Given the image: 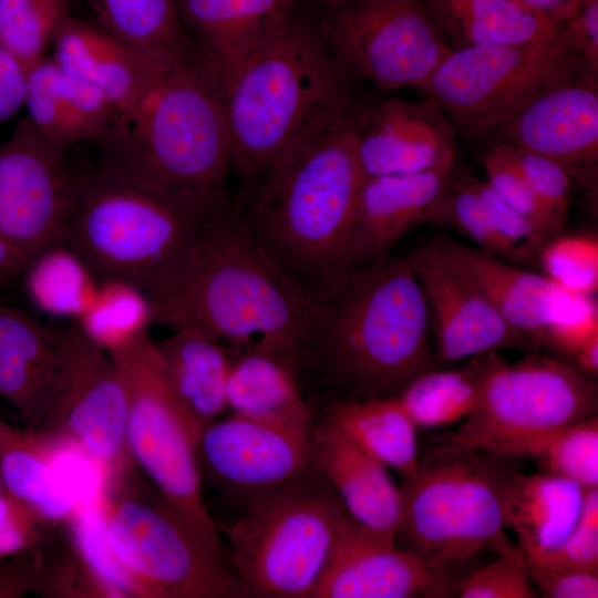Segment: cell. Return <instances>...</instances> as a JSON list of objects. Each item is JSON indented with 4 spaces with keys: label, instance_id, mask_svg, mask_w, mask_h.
Segmentation results:
<instances>
[{
    "label": "cell",
    "instance_id": "6da1fadb",
    "mask_svg": "<svg viewBox=\"0 0 598 598\" xmlns=\"http://www.w3.org/2000/svg\"><path fill=\"white\" fill-rule=\"evenodd\" d=\"M363 113L352 96L320 111L236 199L262 249L309 292L344 267V241L363 178L357 154Z\"/></svg>",
    "mask_w": 598,
    "mask_h": 598
},
{
    "label": "cell",
    "instance_id": "7a4b0ae2",
    "mask_svg": "<svg viewBox=\"0 0 598 598\" xmlns=\"http://www.w3.org/2000/svg\"><path fill=\"white\" fill-rule=\"evenodd\" d=\"M431 369L426 302L406 257L346 266L311 292L301 375L318 374L340 399L391 398Z\"/></svg>",
    "mask_w": 598,
    "mask_h": 598
},
{
    "label": "cell",
    "instance_id": "3957f363",
    "mask_svg": "<svg viewBox=\"0 0 598 598\" xmlns=\"http://www.w3.org/2000/svg\"><path fill=\"white\" fill-rule=\"evenodd\" d=\"M310 296L262 249L224 190L175 285L151 302L152 320L173 330L197 328L229 350L275 354L300 378Z\"/></svg>",
    "mask_w": 598,
    "mask_h": 598
},
{
    "label": "cell",
    "instance_id": "277c9868",
    "mask_svg": "<svg viewBox=\"0 0 598 598\" xmlns=\"http://www.w3.org/2000/svg\"><path fill=\"white\" fill-rule=\"evenodd\" d=\"M224 190L156 189L100 164L80 177L64 243L99 280L128 281L155 302L175 285Z\"/></svg>",
    "mask_w": 598,
    "mask_h": 598
},
{
    "label": "cell",
    "instance_id": "5b68a950",
    "mask_svg": "<svg viewBox=\"0 0 598 598\" xmlns=\"http://www.w3.org/2000/svg\"><path fill=\"white\" fill-rule=\"evenodd\" d=\"M231 165L244 185L260 181L306 123L351 96L317 13L297 1L220 90Z\"/></svg>",
    "mask_w": 598,
    "mask_h": 598
},
{
    "label": "cell",
    "instance_id": "8992f818",
    "mask_svg": "<svg viewBox=\"0 0 598 598\" xmlns=\"http://www.w3.org/2000/svg\"><path fill=\"white\" fill-rule=\"evenodd\" d=\"M97 143L101 164L162 190L218 189L231 165L223 99L197 55L161 68Z\"/></svg>",
    "mask_w": 598,
    "mask_h": 598
},
{
    "label": "cell",
    "instance_id": "52a82bcc",
    "mask_svg": "<svg viewBox=\"0 0 598 598\" xmlns=\"http://www.w3.org/2000/svg\"><path fill=\"white\" fill-rule=\"evenodd\" d=\"M507 458L445 437L403 477L395 542L445 587L452 573L482 551L497 554L512 544L503 514L504 489L515 472Z\"/></svg>",
    "mask_w": 598,
    "mask_h": 598
},
{
    "label": "cell",
    "instance_id": "ba28073f",
    "mask_svg": "<svg viewBox=\"0 0 598 598\" xmlns=\"http://www.w3.org/2000/svg\"><path fill=\"white\" fill-rule=\"evenodd\" d=\"M346 509L313 466L224 528L248 597L309 598Z\"/></svg>",
    "mask_w": 598,
    "mask_h": 598
},
{
    "label": "cell",
    "instance_id": "9c48e42d",
    "mask_svg": "<svg viewBox=\"0 0 598 598\" xmlns=\"http://www.w3.org/2000/svg\"><path fill=\"white\" fill-rule=\"evenodd\" d=\"M128 395L126 447L162 502L210 549L229 559L207 511L197 454L198 432L162 371L150 333L109 352Z\"/></svg>",
    "mask_w": 598,
    "mask_h": 598
},
{
    "label": "cell",
    "instance_id": "30bf717a",
    "mask_svg": "<svg viewBox=\"0 0 598 598\" xmlns=\"http://www.w3.org/2000/svg\"><path fill=\"white\" fill-rule=\"evenodd\" d=\"M585 68L561 28L547 40L453 50L422 90L454 127L482 135L501 128L536 95Z\"/></svg>",
    "mask_w": 598,
    "mask_h": 598
},
{
    "label": "cell",
    "instance_id": "8fae6325",
    "mask_svg": "<svg viewBox=\"0 0 598 598\" xmlns=\"http://www.w3.org/2000/svg\"><path fill=\"white\" fill-rule=\"evenodd\" d=\"M597 412V379L565 358L533 353L498 368L473 412L445 437L514 458L534 441Z\"/></svg>",
    "mask_w": 598,
    "mask_h": 598
},
{
    "label": "cell",
    "instance_id": "7c38bea8",
    "mask_svg": "<svg viewBox=\"0 0 598 598\" xmlns=\"http://www.w3.org/2000/svg\"><path fill=\"white\" fill-rule=\"evenodd\" d=\"M318 21L342 74L423 89L453 49L422 0H324Z\"/></svg>",
    "mask_w": 598,
    "mask_h": 598
},
{
    "label": "cell",
    "instance_id": "4fadbf2b",
    "mask_svg": "<svg viewBox=\"0 0 598 598\" xmlns=\"http://www.w3.org/2000/svg\"><path fill=\"white\" fill-rule=\"evenodd\" d=\"M112 550L144 598H245L230 560L205 545L163 502L106 497Z\"/></svg>",
    "mask_w": 598,
    "mask_h": 598
},
{
    "label": "cell",
    "instance_id": "5bb4252c",
    "mask_svg": "<svg viewBox=\"0 0 598 598\" xmlns=\"http://www.w3.org/2000/svg\"><path fill=\"white\" fill-rule=\"evenodd\" d=\"M80 177L28 116L0 143V233L27 264L64 241Z\"/></svg>",
    "mask_w": 598,
    "mask_h": 598
},
{
    "label": "cell",
    "instance_id": "9a60e30c",
    "mask_svg": "<svg viewBox=\"0 0 598 598\" xmlns=\"http://www.w3.org/2000/svg\"><path fill=\"white\" fill-rule=\"evenodd\" d=\"M61 334L63 383L40 431L79 445L110 482L120 475L130 457L126 385L109 353L90 341L74 322L61 329Z\"/></svg>",
    "mask_w": 598,
    "mask_h": 598
},
{
    "label": "cell",
    "instance_id": "2e32d148",
    "mask_svg": "<svg viewBox=\"0 0 598 598\" xmlns=\"http://www.w3.org/2000/svg\"><path fill=\"white\" fill-rule=\"evenodd\" d=\"M200 470L246 512L315 466L313 430L293 431L231 413L200 430Z\"/></svg>",
    "mask_w": 598,
    "mask_h": 598
},
{
    "label": "cell",
    "instance_id": "e0dca14e",
    "mask_svg": "<svg viewBox=\"0 0 598 598\" xmlns=\"http://www.w3.org/2000/svg\"><path fill=\"white\" fill-rule=\"evenodd\" d=\"M405 257L426 302L436 368L489 351L538 350L529 337L512 328L481 292L450 269L431 244Z\"/></svg>",
    "mask_w": 598,
    "mask_h": 598
},
{
    "label": "cell",
    "instance_id": "ac0fdd59",
    "mask_svg": "<svg viewBox=\"0 0 598 598\" xmlns=\"http://www.w3.org/2000/svg\"><path fill=\"white\" fill-rule=\"evenodd\" d=\"M511 143L544 155L594 183L598 159L597 73L585 68L546 89L501 127Z\"/></svg>",
    "mask_w": 598,
    "mask_h": 598
},
{
    "label": "cell",
    "instance_id": "d6986e66",
    "mask_svg": "<svg viewBox=\"0 0 598 598\" xmlns=\"http://www.w3.org/2000/svg\"><path fill=\"white\" fill-rule=\"evenodd\" d=\"M445 589L394 537L365 527L346 512L309 598H410Z\"/></svg>",
    "mask_w": 598,
    "mask_h": 598
},
{
    "label": "cell",
    "instance_id": "ffe728a7",
    "mask_svg": "<svg viewBox=\"0 0 598 598\" xmlns=\"http://www.w3.org/2000/svg\"><path fill=\"white\" fill-rule=\"evenodd\" d=\"M431 246L441 260L481 292L515 330L539 349L546 329L576 312L591 296L569 292L546 276L511 265L447 237Z\"/></svg>",
    "mask_w": 598,
    "mask_h": 598
},
{
    "label": "cell",
    "instance_id": "44dd1931",
    "mask_svg": "<svg viewBox=\"0 0 598 598\" xmlns=\"http://www.w3.org/2000/svg\"><path fill=\"white\" fill-rule=\"evenodd\" d=\"M357 154L363 177L453 168L455 130L430 99H390L364 111Z\"/></svg>",
    "mask_w": 598,
    "mask_h": 598
},
{
    "label": "cell",
    "instance_id": "7402d4cb",
    "mask_svg": "<svg viewBox=\"0 0 598 598\" xmlns=\"http://www.w3.org/2000/svg\"><path fill=\"white\" fill-rule=\"evenodd\" d=\"M452 169L363 177L344 241V267L390 256L404 235L423 223L451 182Z\"/></svg>",
    "mask_w": 598,
    "mask_h": 598
},
{
    "label": "cell",
    "instance_id": "603a6c76",
    "mask_svg": "<svg viewBox=\"0 0 598 598\" xmlns=\"http://www.w3.org/2000/svg\"><path fill=\"white\" fill-rule=\"evenodd\" d=\"M61 330L0 303V395L23 426L40 430L63 383Z\"/></svg>",
    "mask_w": 598,
    "mask_h": 598
},
{
    "label": "cell",
    "instance_id": "cb8c5ba5",
    "mask_svg": "<svg viewBox=\"0 0 598 598\" xmlns=\"http://www.w3.org/2000/svg\"><path fill=\"white\" fill-rule=\"evenodd\" d=\"M313 447L315 466L332 486L347 514L377 533L394 537L401 495L388 467L330 419L313 427Z\"/></svg>",
    "mask_w": 598,
    "mask_h": 598
},
{
    "label": "cell",
    "instance_id": "d4e9b609",
    "mask_svg": "<svg viewBox=\"0 0 598 598\" xmlns=\"http://www.w3.org/2000/svg\"><path fill=\"white\" fill-rule=\"evenodd\" d=\"M52 60L101 90L120 113L142 97L163 66L103 29L71 14L58 31Z\"/></svg>",
    "mask_w": 598,
    "mask_h": 598
},
{
    "label": "cell",
    "instance_id": "484cf974",
    "mask_svg": "<svg viewBox=\"0 0 598 598\" xmlns=\"http://www.w3.org/2000/svg\"><path fill=\"white\" fill-rule=\"evenodd\" d=\"M296 0H175L200 42L197 59L219 93L272 24Z\"/></svg>",
    "mask_w": 598,
    "mask_h": 598
},
{
    "label": "cell",
    "instance_id": "4316f807",
    "mask_svg": "<svg viewBox=\"0 0 598 598\" xmlns=\"http://www.w3.org/2000/svg\"><path fill=\"white\" fill-rule=\"evenodd\" d=\"M24 106L30 121L64 146L101 141L118 115L101 90L47 56L29 69Z\"/></svg>",
    "mask_w": 598,
    "mask_h": 598
},
{
    "label": "cell",
    "instance_id": "83f0119b",
    "mask_svg": "<svg viewBox=\"0 0 598 598\" xmlns=\"http://www.w3.org/2000/svg\"><path fill=\"white\" fill-rule=\"evenodd\" d=\"M589 491V489H588ZM587 489L576 482L545 472H514L505 486L503 514L526 559L556 548L578 523Z\"/></svg>",
    "mask_w": 598,
    "mask_h": 598
},
{
    "label": "cell",
    "instance_id": "f1b7e54d",
    "mask_svg": "<svg viewBox=\"0 0 598 598\" xmlns=\"http://www.w3.org/2000/svg\"><path fill=\"white\" fill-rule=\"evenodd\" d=\"M162 371L198 434L228 409L231 355L204 331L185 327L156 343Z\"/></svg>",
    "mask_w": 598,
    "mask_h": 598
},
{
    "label": "cell",
    "instance_id": "f546056e",
    "mask_svg": "<svg viewBox=\"0 0 598 598\" xmlns=\"http://www.w3.org/2000/svg\"><path fill=\"white\" fill-rule=\"evenodd\" d=\"M229 352L226 399L231 413L288 430H313L300 378L289 363L254 349Z\"/></svg>",
    "mask_w": 598,
    "mask_h": 598
},
{
    "label": "cell",
    "instance_id": "4dcf8cb0",
    "mask_svg": "<svg viewBox=\"0 0 598 598\" xmlns=\"http://www.w3.org/2000/svg\"><path fill=\"white\" fill-rule=\"evenodd\" d=\"M453 50L511 44L557 37L563 22L514 0H422Z\"/></svg>",
    "mask_w": 598,
    "mask_h": 598
},
{
    "label": "cell",
    "instance_id": "1f68e13d",
    "mask_svg": "<svg viewBox=\"0 0 598 598\" xmlns=\"http://www.w3.org/2000/svg\"><path fill=\"white\" fill-rule=\"evenodd\" d=\"M53 436L0 419V472L3 488L44 520H68L76 502L60 482L52 461Z\"/></svg>",
    "mask_w": 598,
    "mask_h": 598
},
{
    "label": "cell",
    "instance_id": "d6a6232c",
    "mask_svg": "<svg viewBox=\"0 0 598 598\" xmlns=\"http://www.w3.org/2000/svg\"><path fill=\"white\" fill-rule=\"evenodd\" d=\"M505 362L499 351H489L467 358L457 369H431L412 379L394 398L417 429L447 426L473 412L489 379Z\"/></svg>",
    "mask_w": 598,
    "mask_h": 598
},
{
    "label": "cell",
    "instance_id": "836d02e7",
    "mask_svg": "<svg viewBox=\"0 0 598 598\" xmlns=\"http://www.w3.org/2000/svg\"><path fill=\"white\" fill-rule=\"evenodd\" d=\"M328 419L364 452L402 477L416 467L417 426L394 396L339 399Z\"/></svg>",
    "mask_w": 598,
    "mask_h": 598
},
{
    "label": "cell",
    "instance_id": "e575fe53",
    "mask_svg": "<svg viewBox=\"0 0 598 598\" xmlns=\"http://www.w3.org/2000/svg\"><path fill=\"white\" fill-rule=\"evenodd\" d=\"M103 29L166 66L196 56L175 0H90Z\"/></svg>",
    "mask_w": 598,
    "mask_h": 598
},
{
    "label": "cell",
    "instance_id": "d590c367",
    "mask_svg": "<svg viewBox=\"0 0 598 598\" xmlns=\"http://www.w3.org/2000/svg\"><path fill=\"white\" fill-rule=\"evenodd\" d=\"M32 305L53 317L74 321L93 302L99 279L84 260L64 241L33 256L22 274Z\"/></svg>",
    "mask_w": 598,
    "mask_h": 598
},
{
    "label": "cell",
    "instance_id": "8d00e7d4",
    "mask_svg": "<svg viewBox=\"0 0 598 598\" xmlns=\"http://www.w3.org/2000/svg\"><path fill=\"white\" fill-rule=\"evenodd\" d=\"M74 323L109 353L148 332L153 324L151 300L128 281L101 279L93 302Z\"/></svg>",
    "mask_w": 598,
    "mask_h": 598
},
{
    "label": "cell",
    "instance_id": "74e56055",
    "mask_svg": "<svg viewBox=\"0 0 598 598\" xmlns=\"http://www.w3.org/2000/svg\"><path fill=\"white\" fill-rule=\"evenodd\" d=\"M106 497L78 505L68 519L73 554L95 584L101 596L143 597L140 588L116 559L110 545L106 532Z\"/></svg>",
    "mask_w": 598,
    "mask_h": 598
},
{
    "label": "cell",
    "instance_id": "f35d334b",
    "mask_svg": "<svg viewBox=\"0 0 598 598\" xmlns=\"http://www.w3.org/2000/svg\"><path fill=\"white\" fill-rule=\"evenodd\" d=\"M518 457L532 458L540 472L571 480L587 491L598 488V417L543 436Z\"/></svg>",
    "mask_w": 598,
    "mask_h": 598
},
{
    "label": "cell",
    "instance_id": "ab89813d",
    "mask_svg": "<svg viewBox=\"0 0 598 598\" xmlns=\"http://www.w3.org/2000/svg\"><path fill=\"white\" fill-rule=\"evenodd\" d=\"M69 6L70 0H0V42L31 66L45 56Z\"/></svg>",
    "mask_w": 598,
    "mask_h": 598
},
{
    "label": "cell",
    "instance_id": "60d3db41",
    "mask_svg": "<svg viewBox=\"0 0 598 598\" xmlns=\"http://www.w3.org/2000/svg\"><path fill=\"white\" fill-rule=\"evenodd\" d=\"M423 223L450 226L481 246L482 250L515 260L512 249L493 228L470 176L453 183L451 179L426 212Z\"/></svg>",
    "mask_w": 598,
    "mask_h": 598
},
{
    "label": "cell",
    "instance_id": "b9f144b4",
    "mask_svg": "<svg viewBox=\"0 0 598 598\" xmlns=\"http://www.w3.org/2000/svg\"><path fill=\"white\" fill-rule=\"evenodd\" d=\"M539 264L548 279L569 292L592 296L598 289V241L592 236L553 237Z\"/></svg>",
    "mask_w": 598,
    "mask_h": 598
},
{
    "label": "cell",
    "instance_id": "7bdbcfd3",
    "mask_svg": "<svg viewBox=\"0 0 598 598\" xmlns=\"http://www.w3.org/2000/svg\"><path fill=\"white\" fill-rule=\"evenodd\" d=\"M496 558L473 570L457 585L462 598H536L524 553L513 544Z\"/></svg>",
    "mask_w": 598,
    "mask_h": 598
},
{
    "label": "cell",
    "instance_id": "ee69618b",
    "mask_svg": "<svg viewBox=\"0 0 598 598\" xmlns=\"http://www.w3.org/2000/svg\"><path fill=\"white\" fill-rule=\"evenodd\" d=\"M470 179L493 228L512 249L514 259L539 262L543 247L553 237L504 202L486 182Z\"/></svg>",
    "mask_w": 598,
    "mask_h": 598
},
{
    "label": "cell",
    "instance_id": "f6af8a7d",
    "mask_svg": "<svg viewBox=\"0 0 598 598\" xmlns=\"http://www.w3.org/2000/svg\"><path fill=\"white\" fill-rule=\"evenodd\" d=\"M555 218L565 226L570 204L569 174L555 161L511 143L498 144Z\"/></svg>",
    "mask_w": 598,
    "mask_h": 598
},
{
    "label": "cell",
    "instance_id": "bcb514c9",
    "mask_svg": "<svg viewBox=\"0 0 598 598\" xmlns=\"http://www.w3.org/2000/svg\"><path fill=\"white\" fill-rule=\"evenodd\" d=\"M486 183L509 206L526 216L549 236L559 235L564 226L534 193L532 187L501 151L494 146L485 157Z\"/></svg>",
    "mask_w": 598,
    "mask_h": 598
},
{
    "label": "cell",
    "instance_id": "7dc6e473",
    "mask_svg": "<svg viewBox=\"0 0 598 598\" xmlns=\"http://www.w3.org/2000/svg\"><path fill=\"white\" fill-rule=\"evenodd\" d=\"M527 560L598 574V488L587 492L580 518L553 550Z\"/></svg>",
    "mask_w": 598,
    "mask_h": 598
},
{
    "label": "cell",
    "instance_id": "c3c4849f",
    "mask_svg": "<svg viewBox=\"0 0 598 598\" xmlns=\"http://www.w3.org/2000/svg\"><path fill=\"white\" fill-rule=\"evenodd\" d=\"M530 582L546 598H597L598 574L527 560Z\"/></svg>",
    "mask_w": 598,
    "mask_h": 598
},
{
    "label": "cell",
    "instance_id": "681fc988",
    "mask_svg": "<svg viewBox=\"0 0 598 598\" xmlns=\"http://www.w3.org/2000/svg\"><path fill=\"white\" fill-rule=\"evenodd\" d=\"M44 520L29 505L6 491L0 494V557L31 547L37 527Z\"/></svg>",
    "mask_w": 598,
    "mask_h": 598
},
{
    "label": "cell",
    "instance_id": "f907efd6",
    "mask_svg": "<svg viewBox=\"0 0 598 598\" xmlns=\"http://www.w3.org/2000/svg\"><path fill=\"white\" fill-rule=\"evenodd\" d=\"M596 333H598V309L596 301L589 298L576 312L546 329L543 346L553 349L563 358L574 359Z\"/></svg>",
    "mask_w": 598,
    "mask_h": 598
},
{
    "label": "cell",
    "instance_id": "816d5d0a",
    "mask_svg": "<svg viewBox=\"0 0 598 598\" xmlns=\"http://www.w3.org/2000/svg\"><path fill=\"white\" fill-rule=\"evenodd\" d=\"M573 49L598 72V0H581L576 13L563 22Z\"/></svg>",
    "mask_w": 598,
    "mask_h": 598
},
{
    "label": "cell",
    "instance_id": "f5cc1de1",
    "mask_svg": "<svg viewBox=\"0 0 598 598\" xmlns=\"http://www.w3.org/2000/svg\"><path fill=\"white\" fill-rule=\"evenodd\" d=\"M30 66L0 42V124L24 106Z\"/></svg>",
    "mask_w": 598,
    "mask_h": 598
},
{
    "label": "cell",
    "instance_id": "db71d44e",
    "mask_svg": "<svg viewBox=\"0 0 598 598\" xmlns=\"http://www.w3.org/2000/svg\"><path fill=\"white\" fill-rule=\"evenodd\" d=\"M520 6L548 17L555 21L563 22L573 17L579 3L576 0H514Z\"/></svg>",
    "mask_w": 598,
    "mask_h": 598
},
{
    "label": "cell",
    "instance_id": "11a10c76",
    "mask_svg": "<svg viewBox=\"0 0 598 598\" xmlns=\"http://www.w3.org/2000/svg\"><path fill=\"white\" fill-rule=\"evenodd\" d=\"M27 262L0 233V288L21 275Z\"/></svg>",
    "mask_w": 598,
    "mask_h": 598
},
{
    "label": "cell",
    "instance_id": "9f6ffc18",
    "mask_svg": "<svg viewBox=\"0 0 598 598\" xmlns=\"http://www.w3.org/2000/svg\"><path fill=\"white\" fill-rule=\"evenodd\" d=\"M574 363L586 374L598 377V333L594 334L577 352Z\"/></svg>",
    "mask_w": 598,
    "mask_h": 598
},
{
    "label": "cell",
    "instance_id": "6f0895ef",
    "mask_svg": "<svg viewBox=\"0 0 598 598\" xmlns=\"http://www.w3.org/2000/svg\"><path fill=\"white\" fill-rule=\"evenodd\" d=\"M4 492V488H3V483H2V478H1V472H0V494Z\"/></svg>",
    "mask_w": 598,
    "mask_h": 598
},
{
    "label": "cell",
    "instance_id": "680465c9",
    "mask_svg": "<svg viewBox=\"0 0 598 598\" xmlns=\"http://www.w3.org/2000/svg\"><path fill=\"white\" fill-rule=\"evenodd\" d=\"M315 3H319V2H322L324 0H312Z\"/></svg>",
    "mask_w": 598,
    "mask_h": 598
},
{
    "label": "cell",
    "instance_id": "91938a15",
    "mask_svg": "<svg viewBox=\"0 0 598 598\" xmlns=\"http://www.w3.org/2000/svg\"><path fill=\"white\" fill-rule=\"evenodd\" d=\"M576 1L580 2L581 0H576Z\"/></svg>",
    "mask_w": 598,
    "mask_h": 598
}]
</instances>
